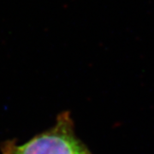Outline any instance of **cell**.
Instances as JSON below:
<instances>
[{
    "mask_svg": "<svg viewBox=\"0 0 154 154\" xmlns=\"http://www.w3.org/2000/svg\"><path fill=\"white\" fill-rule=\"evenodd\" d=\"M3 154H92L77 137L69 113L61 114L54 126L45 132L17 145L7 142Z\"/></svg>",
    "mask_w": 154,
    "mask_h": 154,
    "instance_id": "1",
    "label": "cell"
}]
</instances>
